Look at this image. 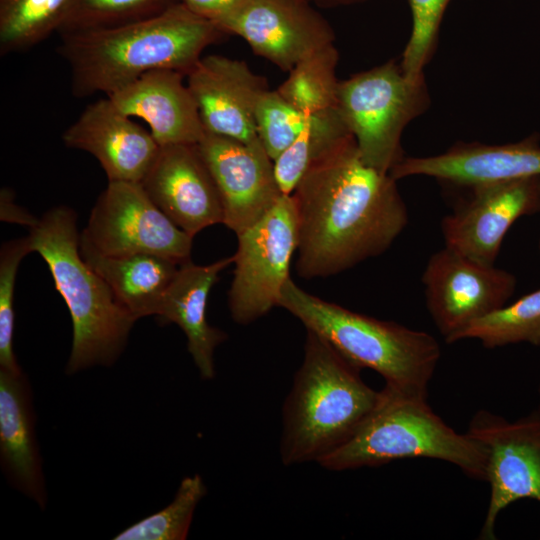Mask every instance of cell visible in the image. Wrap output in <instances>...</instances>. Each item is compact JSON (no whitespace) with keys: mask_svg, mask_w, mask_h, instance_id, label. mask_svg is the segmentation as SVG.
<instances>
[{"mask_svg":"<svg viewBox=\"0 0 540 540\" xmlns=\"http://www.w3.org/2000/svg\"><path fill=\"white\" fill-rule=\"evenodd\" d=\"M412 14V30L400 66L412 79L424 78L423 70L436 46L445 10L450 0H408Z\"/></svg>","mask_w":540,"mask_h":540,"instance_id":"4dcf8cb0","label":"cell"},{"mask_svg":"<svg viewBox=\"0 0 540 540\" xmlns=\"http://www.w3.org/2000/svg\"><path fill=\"white\" fill-rule=\"evenodd\" d=\"M31 392L23 371L0 370V460L10 484L44 509L47 493Z\"/></svg>","mask_w":540,"mask_h":540,"instance_id":"ffe728a7","label":"cell"},{"mask_svg":"<svg viewBox=\"0 0 540 540\" xmlns=\"http://www.w3.org/2000/svg\"><path fill=\"white\" fill-rule=\"evenodd\" d=\"M233 263V256L208 265H196L191 259L180 264L162 300L158 320L175 323L187 338V349L204 380L215 377L214 352L227 334L211 326L206 317L209 293L219 274Z\"/></svg>","mask_w":540,"mask_h":540,"instance_id":"44dd1931","label":"cell"},{"mask_svg":"<svg viewBox=\"0 0 540 540\" xmlns=\"http://www.w3.org/2000/svg\"><path fill=\"white\" fill-rule=\"evenodd\" d=\"M180 0H72L60 36L109 29L158 15Z\"/></svg>","mask_w":540,"mask_h":540,"instance_id":"83f0119b","label":"cell"},{"mask_svg":"<svg viewBox=\"0 0 540 540\" xmlns=\"http://www.w3.org/2000/svg\"><path fill=\"white\" fill-rule=\"evenodd\" d=\"M222 35L213 22L179 2L134 23L62 35L59 52L70 67L74 96H109L154 70L186 75Z\"/></svg>","mask_w":540,"mask_h":540,"instance_id":"7a4b0ae2","label":"cell"},{"mask_svg":"<svg viewBox=\"0 0 540 540\" xmlns=\"http://www.w3.org/2000/svg\"><path fill=\"white\" fill-rule=\"evenodd\" d=\"M337 62L334 44L320 48L299 61L276 90L305 115L335 108L339 87Z\"/></svg>","mask_w":540,"mask_h":540,"instance_id":"cb8c5ba5","label":"cell"},{"mask_svg":"<svg viewBox=\"0 0 540 540\" xmlns=\"http://www.w3.org/2000/svg\"><path fill=\"white\" fill-rule=\"evenodd\" d=\"M31 253L28 238L4 243L0 251V370L20 373L14 349V289L21 260Z\"/></svg>","mask_w":540,"mask_h":540,"instance_id":"f546056e","label":"cell"},{"mask_svg":"<svg viewBox=\"0 0 540 540\" xmlns=\"http://www.w3.org/2000/svg\"><path fill=\"white\" fill-rule=\"evenodd\" d=\"M223 208V224L238 234L257 222L282 195L274 161L261 141L242 142L205 132L198 143Z\"/></svg>","mask_w":540,"mask_h":540,"instance_id":"5bb4252c","label":"cell"},{"mask_svg":"<svg viewBox=\"0 0 540 540\" xmlns=\"http://www.w3.org/2000/svg\"><path fill=\"white\" fill-rule=\"evenodd\" d=\"M29 228L30 251L46 262L71 316L73 339L66 374L113 365L137 320L83 259L77 214L68 206H57L34 218Z\"/></svg>","mask_w":540,"mask_h":540,"instance_id":"277c9868","label":"cell"},{"mask_svg":"<svg viewBox=\"0 0 540 540\" xmlns=\"http://www.w3.org/2000/svg\"><path fill=\"white\" fill-rule=\"evenodd\" d=\"M248 0H180L195 14L215 23L228 16Z\"/></svg>","mask_w":540,"mask_h":540,"instance_id":"1f68e13d","label":"cell"},{"mask_svg":"<svg viewBox=\"0 0 540 540\" xmlns=\"http://www.w3.org/2000/svg\"><path fill=\"white\" fill-rule=\"evenodd\" d=\"M396 181L362 159L353 136L316 161L291 194L297 274L329 277L383 254L409 222Z\"/></svg>","mask_w":540,"mask_h":540,"instance_id":"6da1fadb","label":"cell"},{"mask_svg":"<svg viewBox=\"0 0 540 540\" xmlns=\"http://www.w3.org/2000/svg\"><path fill=\"white\" fill-rule=\"evenodd\" d=\"M307 116L277 90H267L260 97L255 110L256 131L273 161L295 141L306 124Z\"/></svg>","mask_w":540,"mask_h":540,"instance_id":"f1b7e54d","label":"cell"},{"mask_svg":"<svg viewBox=\"0 0 540 540\" xmlns=\"http://www.w3.org/2000/svg\"><path fill=\"white\" fill-rule=\"evenodd\" d=\"M350 136L337 107L308 115L298 137L274 161L281 193L291 195L305 172Z\"/></svg>","mask_w":540,"mask_h":540,"instance_id":"603a6c76","label":"cell"},{"mask_svg":"<svg viewBox=\"0 0 540 540\" xmlns=\"http://www.w3.org/2000/svg\"><path fill=\"white\" fill-rule=\"evenodd\" d=\"M303 362L283 406L280 456L290 466L319 460L359 429L381 391L361 378L360 368L317 332L306 329Z\"/></svg>","mask_w":540,"mask_h":540,"instance_id":"3957f363","label":"cell"},{"mask_svg":"<svg viewBox=\"0 0 540 540\" xmlns=\"http://www.w3.org/2000/svg\"><path fill=\"white\" fill-rule=\"evenodd\" d=\"M141 184L158 208L192 237L223 223L219 192L198 144L160 147Z\"/></svg>","mask_w":540,"mask_h":540,"instance_id":"2e32d148","label":"cell"},{"mask_svg":"<svg viewBox=\"0 0 540 540\" xmlns=\"http://www.w3.org/2000/svg\"><path fill=\"white\" fill-rule=\"evenodd\" d=\"M1 214L2 219L29 226L35 217L22 211L12 201V193L8 189L1 191Z\"/></svg>","mask_w":540,"mask_h":540,"instance_id":"d6a6232c","label":"cell"},{"mask_svg":"<svg viewBox=\"0 0 540 540\" xmlns=\"http://www.w3.org/2000/svg\"><path fill=\"white\" fill-rule=\"evenodd\" d=\"M464 339H477L488 349L517 343L539 346L540 288L477 319L455 342Z\"/></svg>","mask_w":540,"mask_h":540,"instance_id":"484cf974","label":"cell"},{"mask_svg":"<svg viewBox=\"0 0 540 540\" xmlns=\"http://www.w3.org/2000/svg\"><path fill=\"white\" fill-rule=\"evenodd\" d=\"M428 103L424 78L411 80L395 61L339 81L337 110L362 159L383 173L404 158L403 130Z\"/></svg>","mask_w":540,"mask_h":540,"instance_id":"52a82bcc","label":"cell"},{"mask_svg":"<svg viewBox=\"0 0 540 540\" xmlns=\"http://www.w3.org/2000/svg\"><path fill=\"white\" fill-rule=\"evenodd\" d=\"M308 3H314L322 7H335V6H344L352 5L356 3L363 2L364 0H304Z\"/></svg>","mask_w":540,"mask_h":540,"instance_id":"836d02e7","label":"cell"},{"mask_svg":"<svg viewBox=\"0 0 540 540\" xmlns=\"http://www.w3.org/2000/svg\"><path fill=\"white\" fill-rule=\"evenodd\" d=\"M205 132L242 142L258 140L255 110L266 79L242 60L202 56L186 74Z\"/></svg>","mask_w":540,"mask_h":540,"instance_id":"9a60e30c","label":"cell"},{"mask_svg":"<svg viewBox=\"0 0 540 540\" xmlns=\"http://www.w3.org/2000/svg\"><path fill=\"white\" fill-rule=\"evenodd\" d=\"M408 458L445 461L473 479L486 481L487 452L479 441L447 425L427 398L386 386L354 435L318 464L327 470L344 471Z\"/></svg>","mask_w":540,"mask_h":540,"instance_id":"8992f818","label":"cell"},{"mask_svg":"<svg viewBox=\"0 0 540 540\" xmlns=\"http://www.w3.org/2000/svg\"><path fill=\"white\" fill-rule=\"evenodd\" d=\"M466 433L487 452L490 500L479 538L494 540L497 518L505 508L521 499L540 504V416L534 410L511 422L482 409Z\"/></svg>","mask_w":540,"mask_h":540,"instance_id":"30bf717a","label":"cell"},{"mask_svg":"<svg viewBox=\"0 0 540 540\" xmlns=\"http://www.w3.org/2000/svg\"><path fill=\"white\" fill-rule=\"evenodd\" d=\"M214 24L224 34L243 38L254 53L288 72L335 40L331 25L304 0H248Z\"/></svg>","mask_w":540,"mask_h":540,"instance_id":"4fadbf2b","label":"cell"},{"mask_svg":"<svg viewBox=\"0 0 540 540\" xmlns=\"http://www.w3.org/2000/svg\"><path fill=\"white\" fill-rule=\"evenodd\" d=\"M233 280L228 291L232 319L250 324L278 306L298 245L292 195L282 194L257 222L236 234Z\"/></svg>","mask_w":540,"mask_h":540,"instance_id":"ba28073f","label":"cell"},{"mask_svg":"<svg viewBox=\"0 0 540 540\" xmlns=\"http://www.w3.org/2000/svg\"><path fill=\"white\" fill-rule=\"evenodd\" d=\"M80 252L85 262L102 277L118 302L136 320L157 316L180 265L154 254L106 256L81 240Z\"/></svg>","mask_w":540,"mask_h":540,"instance_id":"7402d4cb","label":"cell"},{"mask_svg":"<svg viewBox=\"0 0 540 540\" xmlns=\"http://www.w3.org/2000/svg\"><path fill=\"white\" fill-rule=\"evenodd\" d=\"M538 397H539V403H538V406L537 408L535 409V411L537 412V414L540 416V385L538 387Z\"/></svg>","mask_w":540,"mask_h":540,"instance_id":"e575fe53","label":"cell"},{"mask_svg":"<svg viewBox=\"0 0 540 540\" xmlns=\"http://www.w3.org/2000/svg\"><path fill=\"white\" fill-rule=\"evenodd\" d=\"M62 140L67 147L94 156L108 182L141 183L160 150L151 133L120 112L107 96L87 105Z\"/></svg>","mask_w":540,"mask_h":540,"instance_id":"e0dca14e","label":"cell"},{"mask_svg":"<svg viewBox=\"0 0 540 540\" xmlns=\"http://www.w3.org/2000/svg\"><path fill=\"white\" fill-rule=\"evenodd\" d=\"M539 248H540V245H539Z\"/></svg>","mask_w":540,"mask_h":540,"instance_id":"d590c367","label":"cell"},{"mask_svg":"<svg viewBox=\"0 0 540 540\" xmlns=\"http://www.w3.org/2000/svg\"><path fill=\"white\" fill-rule=\"evenodd\" d=\"M422 283L428 312L449 344L471 323L506 305L516 288L512 273L446 246L429 258Z\"/></svg>","mask_w":540,"mask_h":540,"instance_id":"8fae6325","label":"cell"},{"mask_svg":"<svg viewBox=\"0 0 540 540\" xmlns=\"http://www.w3.org/2000/svg\"><path fill=\"white\" fill-rule=\"evenodd\" d=\"M72 0H0V54L27 50L57 32Z\"/></svg>","mask_w":540,"mask_h":540,"instance_id":"d4e9b609","label":"cell"},{"mask_svg":"<svg viewBox=\"0 0 540 540\" xmlns=\"http://www.w3.org/2000/svg\"><path fill=\"white\" fill-rule=\"evenodd\" d=\"M278 306L324 337L358 368L377 372L386 387L427 398L428 384L441 357L440 345L429 333L354 312L305 291L291 278Z\"/></svg>","mask_w":540,"mask_h":540,"instance_id":"5b68a950","label":"cell"},{"mask_svg":"<svg viewBox=\"0 0 540 540\" xmlns=\"http://www.w3.org/2000/svg\"><path fill=\"white\" fill-rule=\"evenodd\" d=\"M207 488L199 474L183 478L173 500L163 509L130 525L115 540H184L195 509Z\"/></svg>","mask_w":540,"mask_h":540,"instance_id":"4316f807","label":"cell"},{"mask_svg":"<svg viewBox=\"0 0 540 540\" xmlns=\"http://www.w3.org/2000/svg\"><path fill=\"white\" fill-rule=\"evenodd\" d=\"M395 180L428 176L471 187L540 176V145L535 136L517 143H460L428 157H404L389 173Z\"/></svg>","mask_w":540,"mask_h":540,"instance_id":"ac0fdd59","label":"cell"},{"mask_svg":"<svg viewBox=\"0 0 540 540\" xmlns=\"http://www.w3.org/2000/svg\"><path fill=\"white\" fill-rule=\"evenodd\" d=\"M467 198L441 221L445 246L484 264H495L514 224L540 212V176L468 187Z\"/></svg>","mask_w":540,"mask_h":540,"instance_id":"7c38bea8","label":"cell"},{"mask_svg":"<svg viewBox=\"0 0 540 540\" xmlns=\"http://www.w3.org/2000/svg\"><path fill=\"white\" fill-rule=\"evenodd\" d=\"M193 238L152 201L141 183L109 181L80 240L106 256L154 254L182 264Z\"/></svg>","mask_w":540,"mask_h":540,"instance_id":"9c48e42d","label":"cell"},{"mask_svg":"<svg viewBox=\"0 0 540 540\" xmlns=\"http://www.w3.org/2000/svg\"><path fill=\"white\" fill-rule=\"evenodd\" d=\"M184 76L172 69L154 70L107 97L126 116L142 119L160 147L198 144L205 130Z\"/></svg>","mask_w":540,"mask_h":540,"instance_id":"d6986e66","label":"cell"}]
</instances>
